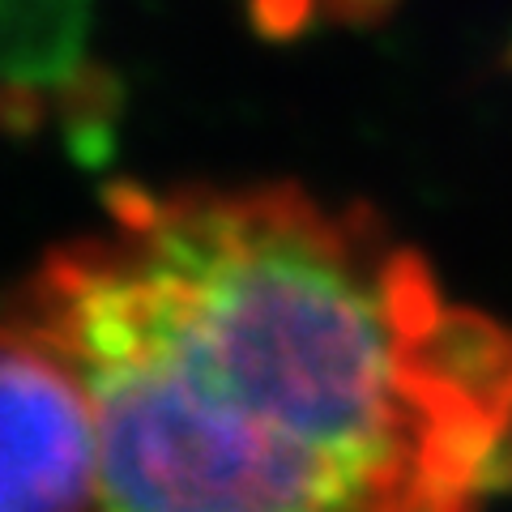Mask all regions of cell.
Instances as JSON below:
<instances>
[{
	"mask_svg": "<svg viewBox=\"0 0 512 512\" xmlns=\"http://www.w3.org/2000/svg\"><path fill=\"white\" fill-rule=\"evenodd\" d=\"M26 320L73 363L107 512H487L512 495V320L367 205L120 184Z\"/></svg>",
	"mask_w": 512,
	"mask_h": 512,
	"instance_id": "1",
	"label": "cell"
},
{
	"mask_svg": "<svg viewBox=\"0 0 512 512\" xmlns=\"http://www.w3.org/2000/svg\"><path fill=\"white\" fill-rule=\"evenodd\" d=\"M99 431L73 363L30 325H0V512H86Z\"/></svg>",
	"mask_w": 512,
	"mask_h": 512,
	"instance_id": "2",
	"label": "cell"
},
{
	"mask_svg": "<svg viewBox=\"0 0 512 512\" xmlns=\"http://www.w3.org/2000/svg\"><path fill=\"white\" fill-rule=\"evenodd\" d=\"M94 0H0V99L26 124L60 116L103 128V82L90 73Z\"/></svg>",
	"mask_w": 512,
	"mask_h": 512,
	"instance_id": "3",
	"label": "cell"
},
{
	"mask_svg": "<svg viewBox=\"0 0 512 512\" xmlns=\"http://www.w3.org/2000/svg\"><path fill=\"white\" fill-rule=\"evenodd\" d=\"M393 0H256V22L274 35H295L316 22H372Z\"/></svg>",
	"mask_w": 512,
	"mask_h": 512,
	"instance_id": "4",
	"label": "cell"
}]
</instances>
